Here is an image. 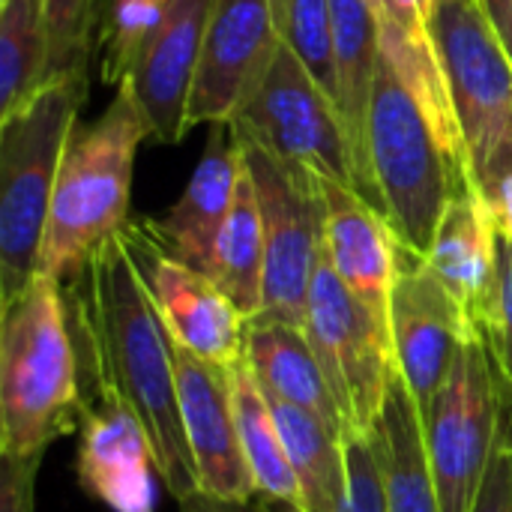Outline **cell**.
<instances>
[{
	"label": "cell",
	"mask_w": 512,
	"mask_h": 512,
	"mask_svg": "<svg viewBox=\"0 0 512 512\" xmlns=\"http://www.w3.org/2000/svg\"><path fill=\"white\" fill-rule=\"evenodd\" d=\"M63 303L84 399H117L135 414L159 483L177 504L201 492L180 417L174 339L120 234L108 237L90 264L63 285Z\"/></svg>",
	"instance_id": "obj_1"
},
{
	"label": "cell",
	"mask_w": 512,
	"mask_h": 512,
	"mask_svg": "<svg viewBox=\"0 0 512 512\" xmlns=\"http://www.w3.org/2000/svg\"><path fill=\"white\" fill-rule=\"evenodd\" d=\"M84 390L63 285L36 276L0 300V456L30 459L78 432Z\"/></svg>",
	"instance_id": "obj_2"
},
{
	"label": "cell",
	"mask_w": 512,
	"mask_h": 512,
	"mask_svg": "<svg viewBox=\"0 0 512 512\" xmlns=\"http://www.w3.org/2000/svg\"><path fill=\"white\" fill-rule=\"evenodd\" d=\"M147 135L153 132L129 81L117 84L96 123L72 132L51 198L39 276L72 282L96 249L120 234L129 222L135 153Z\"/></svg>",
	"instance_id": "obj_3"
},
{
	"label": "cell",
	"mask_w": 512,
	"mask_h": 512,
	"mask_svg": "<svg viewBox=\"0 0 512 512\" xmlns=\"http://www.w3.org/2000/svg\"><path fill=\"white\" fill-rule=\"evenodd\" d=\"M84 78H54L0 120V300L39 276V255Z\"/></svg>",
	"instance_id": "obj_4"
},
{
	"label": "cell",
	"mask_w": 512,
	"mask_h": 512,
	"mask_svg": "<svg viewBox=\"0 0 512 512\" xmlns=\"http://www.w3.org/2000/svg\"><path fill=\"white\" fill-rule=\"evenodd\" d=\"M366 147L384 219L405 246L429 255L450 198L474 186L447 156L429 117L384 51L372 84Z\"/></svg>",
	"instance_id": "obj_5"
},
{
	"label": "cell",
	"mask_w": 512,
	"mask_h": 512,
	"mask_svg": "<svg viewBox=\"0 0 512 512\" xmlns=\"http://www.w3.org/2000/svg\"><path fill=\"white\" fill-rule=\"evenodd\" d=\"M429 27L459 117L474 192L512 156V57L480 0H438Z\"/></svg>",
	"instance_id": "obj_6"
},
{
	"label": "cell",
	"mask_w": 512,
	"mask_h": 512,
	"mask_svg": "<svg viewBox=\"0 0 512 512\" xmlns=\"http://www.w3.org/2000/svg\"><path fill=\"white\" fill-rule=\"evenodd\" d=\"M303 333L330 381L348 435L369 438L396 375L390 324L348 291L327 255H321L309 288Z\"/></svg>",
	"instance_id": "obj_7"
},
{
	"label": "cell",
	"mask_w": 512,
	"mask_h": 512,
	"mask_svg": "<svg viewBox=\"0 0 512 512\" xmlns=\"http://www.w3.org/2000/svg\"><path fill=\"white\" fill-rule=\"evenodd\" d=\"M240 144L264 225V309L258 318L303 327L309 288L324 255L318 174L291 168L243 138Z\"/></svg>",
	"instance_id": "obj_8"
},
{
	"label": "cell",
	"mask_w": 512,
	"mask_h": 512,
	"mask_svg": "<svg viewBox=\"0 0 512 512\" xmlns=\"http://www.w3.org/2000/svg\"><path fill=\"white\" fill-rule=\"evenodd\" d=\"M504 414V393L480 336L468 339L456 363L420 414L441 510L471 512L483 489Z\"/></svg>",
	"instance_id": "obj_9"
},
{
	"label": "cell",
	"mask_w": 512,
	"mask_h": 512,
	"mask_svg": "<svg viewBox=\"0 0 512 512\" xmlns=\"http://www.w3.org/2000/svg\"><path fill=\"white\" fill-rule=\"evenodd\" d=\"M228 123L243 141L279 162L357 189L339 108L285 45Z\"/></svg>",
	"instance_id": "obj_10"
},
{
	"label": "cell",
	"mask_w": 512,
	"mask_h": 512,
	"mask_svg": "<svg viewBox=\"0 0 512 512\" xmlns=\"http://www.w3.org/2000/svg\"><path fill=\"white\" fill-rule=\"evenodd\" d=\"M390 342L417 411L426 414L447 381L456 354L477 336L471 315L435 276L426 255L399 240L396 279L390 291Z\"/></svg>",
	"instance_id": "obj_11"
},
{
	"label": "cell",
	"mask_w": 512,
	"mask_h": 512,
	"mask_svg": "<svg viewBox=\"0 0 512 512\" xmlns=\"http://www.w3.org/2000/svg\"><path fill=\"white\" fill-rule=\"evenodd\" d=\"M120 240L162 315L171 339L213 366H234L243 357L246 318L222 294V288L177 261L153 237L147 219H129L120 228Z\"/></svg>",
	"instance_id": "obj_12"
},
{
	"label": "cell",
	"mask_w": 512,
	"mask_h": 512,
	"mask_svg": "<svg viewBox=\"0 0 512 512\" xmlns=\"http://www.w3.org/2000/svg\"><path fill=\"white\" fill-rule=\"evenodd\" d=\"M282 48L270 0H213L189 96V126L228 123Z\"/></svg>",
	"instance_id": "obj_13"
},
{
	"label": "cell",
	"mask_w": 512,
	"mask_h": 512,
	"mask_svg": "<svg viewBox=\"0 0 512 512\" xmlns=\"http://www.w3.org/2000/svg\"><path fill=\"white\" fill-rule=\"evenodd\" d=\"M177 396L186 444L195 462L198 489L219 501L249 504L258 498L252 471L240 450L231 381L225 366H213L174 342Z\"/></svg>",
	"instance_id": "obj_14"
},
{
	"label": "cell",
	"mask_w": 512,
	"mask_h": 512,
	"mask_svg": "<svg viewBox=\"0 0 512 512\" xmlns=\"http://www.w3.org/2000/svg\"><path fill=\"white\" fill-rule=\"evenodd\" d=\"M78 483L111 512H156V462L135 414L105 396L84 399L78 426Z\"/></svg>",
	"instance_id": "obj_15"
},
{
	"label": "cell",
	"mask_w": 512,
	"mask_h": 512,
	"mask_svg": "<svg viewBox=\"0 0 512 512\" xmlns=\"http://www.w3.org/2000/svg\"><path fill=\"white\" fill-rule=\"evenodd\" d=\"M243 171L246 156L240 138L228 123H213L207 147L177 204L162 219H147L153 237L168 255L204 276L213 273L216 243L234 207Z\"/></svg>",
	"instance_id": "obj_16"
},
{
	"label": "cell",
	"mask_w": 512,
	"mask_h": 512,
	"mask_svg": "<svg viewBox=\"0 0 512 512\" xmlns=\"http://www.w3.org/2000/svg\"><path fill=\"white\" fill-rule=\"evenodd\" d=\"M213 0H171V9L144 48L132 75L150 132L162 144H177L189 132V96L195 87Z\"/></svg>",
	"instance_id": "obj_17"
},
{
	"label": "cell",
	"mask_w": 512,
	"mask_h": 512,
	"mask_svg": "<svg viewBox=\"0 0 512 512\" xmlns=\"http://www.w3.org/2000/svg\"><path fill=\"white\" fill-rule=\"evenodd\" d=\"M318 189L324 201L327 261L348 285V291L387 321L396 279V231L384 213L372 207L357 189L330 177H318Z\"/></svg>",
	"instance_id": "obj_18"
},
{
	"label": "cell",
	"mask_w": 512,
	"mask_h": 512,
	"mask_svg": "<svg viewBox=\"0 0 512 512\" xmlns=\"http://www.w3.org/2000/svg\"><path fill=\"white\" fill-rule=\"evenodd\" d=\"M333 51H336V108L348 135L357 192L378 207V192L369 168V105L381 63V15L378 0H330ZM381 210V207H378Z\"/></svg>",
	"instance_id": "obj_19"
},
{
	"label": "cell",
	"mask_w": 512,
	"mask_h": 512,
	"mask_svg": "<svg viewBox=\"0 0 512 512\" xmlns=\"http://www.w3.org/2000/svg\"><path fill=\"white\" fill-rule=\"evenodd\" d=\"M243 357L267 396L303 408L333 432L348 435L330 381L303 327L270 318H249L243 333Z\"/></svg>",
	"instance_id": "obj_20"
},
{
	"label": "cell",
	"mask_w": 512,
	"mask_h": 512,
	"mask_svg": "<svg viewBox=\"0 0 512 512\" xmlns=\"http://www.w3.org/2000/svg\"><path fill=\"white\" fill-rule=\"evenodd\" d=\"M426 258L471 321H477L495 279L498 222L474 189H462L450 198Z\"/></svg>",
	"instance_id": "obj_21"
},
{
	"label": "cell",
	"mask_w": 512,
	"mask_h": 512,
	"mask_svg": "<svg viewBox=\"0 0 512 512\" xmlns=\"http://www.w3.org/2000/svg\"><path fill=\"white\" fill-rule=\"evenodd\" d=\"M387 512H444L432 477L423 420L405 378L393 375L387 402L372 429Z\"/></svg>",
	"instance_id": "obj_22"
},
{
	"label": "cell",
	"mask_w": 512,
	"mask_h": 512,
	"mask_svg": "<svg viewBox=\"0 0 512 512\" xmlns=\"http://www.w3.org/2000/svg\"><path fill=\"white\" fill-rule=\"evenodd\" d=\"M267 399L300 489V512H342L348 498L345 435L333 432L327 423L303 408H294L273 396Z\"/></svg>",
	"instance_id": "obj_23"
},
{
	"label": "cell",
	"mask_w": 512,
	"mask_h": 512,
	"mask_svg": "<svg viewBox=\"0 0 512 512\" xmlns=\"http://www.w3.org/2000/svg\"><path fill=\"white\" fill-rule=\"evenodd\" d=\"M228 381H231V402H234L240 450L252 471L258 498L279 510L300 512V489H297L294 471L288 465L270 399H267L264 387L258 384V378L252 375L246 357H240L234 366H228Z\"/></svg>",
	"instance_id": "obj_24"
},
{
	"label": "cell",
	"mask_w": 512,
	"mask_h": 512,
	"mask_svg": "<svg viewBox=\"0 0 512 512\" xmlns=\"http://www.w3.org/2000/svg\"><path fill=\"white\" fill-rule=\"evenodd\" d=\"M210 279L249 321L264 309V225L249 171H243L234 207L216 243Z\"/></svg>",
	"instance_id": "obj_25"
},
{
	"label": "cell",
	"mask_w": 512,
	"mask_h": 512,
	"mask_svg": "<svg viewBox=\"0 0 512 512\" xmlns=\"http://www.w3.org/2000/svg\"><path fill=\"white\" fill-rule=\"evenodd\" d=\"M48 81L45 0H0V120L30 102Z\"/></svg>",
	"instance_id": "obj_26"
},
{
	"label": "cell",
	"mask_w": 512,
	"mask_h": 512,
	"mask_svg": "<svg viewBox=\"0 0 512 512\" xmlns=\"http://www.w3.org/2000/svg\"><path fill=\"white\" fill-rule=\"evenodd\" d=\"M171 0H108L96 30L99 72L108 84H123L144 48L162 27Z\"/></svg>",
	"instance_id": "obj_27"
},
{
	"label": "cell",
	"mask_w": 512,
	"mask_h": 512,
	"mask_svg": "<svg viewBox=\"0 0 512 512\" xmlns=\"http://www.w3.org/2000/svg\"><path fill=\"white\" fill-rule=\"evenodd\" d=\"M282 45L336 102V51L330 0H270Z\"/></svg>",
	"instance_id": "obj_28"
},
{
	"label": "cell",
	"mask_w": 512,
	"mask_h": 512,
	"mask_svg": "<svg viewBox=\"0 0 512 512\" xmlns=\"http://www.w3.org/2000/svg\"><path fill=\"white\" fill-rule=\"evenodd\" d=\"M48 9V75L84 78L93 54V36L102 18V0H45Z\"/></svg>",
	"instance_id": "obj_29"
},
{
	"label": "cell",
	"mask_w": 512,
	"mask_h": 512,
	"mask_svg": "<svg viewBox=\"0 0 512 512\" xmlns=\"http://www.w3.org/2000/svg\"><path fill=\"white\" fill-rule=\"evenodd\" d=\"M480 342L492 360L495 378L512 402V240L498 228V258L489 297L474 321Z\"/></svg>",
	"instance_id": "obj_30"
},
{
	"label": "cell",
	"mask_w": 512,
	"mask_h": 512,
	"mask_svg": "<svg viewBox=\"0 0 512 512\" xmlns=\"http://www.w3.org/2000/svg\"><path fill=\"white\" fill-rule=\"evenodd\" d=\"M345 456H348V498H345L342 512H387L372 435L369 438L348 435L345 438Z\"/></svg>",
	"instance_id": "obj_31"
},
{
	"label": "cell",
	"mask_w": 512,
	"mask_h": 512,
	"mask_svg": "<svg viewBox=\"0 0 512 512\" xmlns=\"http://www.w3.org/2000/svg\"><path fill=\"white\" fill-rule=\"evenodd\" d=\"M471 512H512V405L507 396H504L498 444Z\"/></svg>",
	"instance_id": "obj_32"
},
{
	"label": "cell",
	"mask_w": 512,
	"mask_h": 512,
	"mask_svg": "<svg viewBox=\"0 0 512 512\" xmlns=\"http://www.w3.org/2000/svg\"><path fill=\"white\" fill-rule=\"evenodd\" d=\"M42 456L3 459L0 456V512H36V474Z\"/></svg>",
	"instance_id": "obj_33"
},
{
	"label": "cell",
	"mask_w": 512,
	"mask_h": 512,
	"mask_svg": "<svg viewBox=\"0 0 512 512\" xmlns=\"http://www.w3.org/2000/svg\"><path fill=\"white\" fill-rule=\"evenodd\" d=\"M477 195L489 204L501 234H507L512 240V156L483 183Z\"/></svg>",
	"instance_id": "obj_34"
},
{
	"label": "cell",
	"mask_w": 512,
	"mask_h": 512,
	"mask_svg": "<svg viewBox=\"0 0 512 512\" xmlns=\"http://www.w3.org/2000/svg\"><path fill=\"white\" fill-rule=\"evenodd\" d=\"M180 512H279V507H273L261 498H255L249 504H237V501H219L204 492H195L186 501H180Z\"/></svg>",
	"instance_id": "obj_35"
},
{
	"label": "cell",
	"mask_w": 512,
	"mask_h": 512,
	"mask_svg": "<svg viewBox=\"0 0 512 512\" xmlns=\"http://www.w3.org/2000/svg\"><path fill=\"white\" fill-rule=\"evenodd\" d=\"M480 6L512 57V0H480Z\"/></svg>",
	"instance_id": "obj_36"
},
{
	"label": "cell",
	"mask_w": 512,
	"mask_h": 512,
	"mask_svg": "<svg viewBox=\"0 0 512 512\" xmlns=\"http://www.w3.org/2000/svg\"><path fill=\"white\" fill-rule=\"evenodd\" d=\"M435 3H438V0H420V6H423V12H426V18L432 15V9H435Z\"/></svg>",
	"instance_id": "obj_37"
},
{
	"label": "cell",
	"mask_w": 512,
	"mask_h": 512,
	"mask_svg": "<svg viewBox=\"0 0 512 512\" xmlns=\"http://www.w3.org/2000/svg\"><path fill=\"white\" fill-rule=\"evenodd\" d=\"M501 393H504V390H501ZM510 405H512V402H510Z\"/></svg>",
	"instance_id": "obj_38"
}]
</instances>
